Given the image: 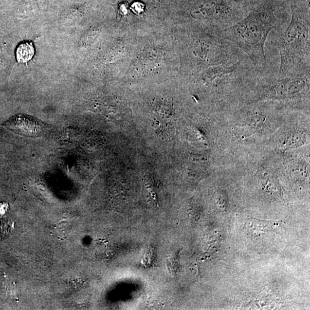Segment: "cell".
<instances>
[{
	"label": "cell",
	"mask_w": 310,
	"mask_h": 310,
	"mask_svg": "<svg viewBox=\"0 0 310 310\" xmlns=\"http://www.w3.org/2000/svg\"><path fill=\"white\" fill-rule=\"evenodd\" d=\"M142 4H140V3H135L133 5V10L136 12H141L142 9L143 8Z\"/></svg>",
	"instance_id": "obj_9"
},
{
	"label": "cell",
	"mask_w": 310,
	"mask_h": 310,
	"mask_svg": "<svg viewBox=\"0 0 310 310\" xmlns=\"http://www.w3.org/2000/svg\"><path fill=\"white\" fill-rule=\"evenodd\" d=\"M4 126L21 135L36 136L40 131V124L31 116L18 115L7 121Z\"/></svg>",
	"instance_id": "obj_5"
},
{
	"label": "cell",
	"mask_w": 310,
	"mask_h": 310,
	"mask_svg": "<svg viewBox=\"0 0 310 310\" xmlns=\"http://www.w3.org/2000/svg\"><path fill=\"white\" fill-rule=\"evenodd\" d=\"M152 126L160 136L168 137L174 128V108L167 100H160L152 105L151 110Z\"/></svg>",
	"instance_id": "obj_4"
},
{
	"label": "cell",
	"mask_w": 310,
	"mask_h": 310,
	"mask_svg": "<svg viewBox=\"0 0 310 310\" xmlns=\"http://www.w3.org/2000/svg\"><path fill=\"white\" fill-rule=\"evenodd\" d=\"M271 69H268L257 73L261 98L293 100L304 94L309 88L310 72L285 78L278 77L277 74L276 76L271 75Z\"/></svg>",
	"instance_id": "obj_3"
},
{
	"label": "cell",
	"mask_w": 310,
	"mask_h": 310,
	"mask_svg": "<svg viewBox=\"0 0 310 310\" xmlns=\"http://www.w3.org/2000/svg\"><path fill=\"white\" fill-rule=\"evenodd\" d=\"M8 204L6 203H0V216L4 215L8 209Z\"/></svg>",
	"instance_id": "obj_8"
},
{
	"label": "cell",
	"mask_w": 310,
	"mask_h": 310,
	"mask_svg": "<svg viewBox=\"0 0 310 310\" xmlns=\"http://www.w3.org/2000/svg\"><path fill=\"white\" fill-rule=\"evenodd\" d=\"M35 55V48L30 41H24L20 43L16 51V57L18 62L27 63L33 59Z\"/></svg>",
	"instance_id": "obj_7"
},
{
	"label": "cell",
	"mask_w": 310,
	"mask_h": 310,
	"mask_svg": "<svg viewBox=\"0 0 310 310\" xmlns=\"http://www.w3.org/2000/svg\"><path fill=\"white\" fill-rule=\"evenodd\" d=\"M280 223L274 220H264L252 219L247 220L246 231L252 237H258L273 233Z\"/></svg>",
	"instance_id": "obj_6"
},
{
	"label": "cell",
	"mask_w": 310,
	"mask_h": 310,
	"mask_svg": "<svg viewBox=\"0 0 310 310\" xmlns=\"http://www.w3.org/2000/svg\"><path fill=\"white\" fill-rule=\"evenodd\" d=\"M273 43L279 51V78L310 72L309 11L293 8L292 20L286 30L278 31Z\"/></svg>",
	"instance_id": "obj_2"
},
{
	"label": "cell",
	"mask_w": 310,
	"mask_h": 310,
	"mask_svg": "<svg viewBox=\"0 0 310 310\" xmlns=\"http://www.w3.org/2000/svg\"><path fill=\"white\" fill-rule=\"evenodd\" d=\"M276 23L273 6L263 5L220 33L248 57L255 69L263 72L268 69L265 43L271 32L276 29Z\"/></svg>",
	"instance_id": "obj_1"
}]
</instances>
